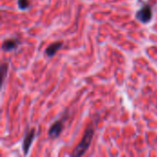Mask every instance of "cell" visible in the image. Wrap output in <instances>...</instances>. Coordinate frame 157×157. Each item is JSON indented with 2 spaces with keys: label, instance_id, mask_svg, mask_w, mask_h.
<instances>
[{
  "label": "cell",
  "instance_id": "1",
  "mask_svg": "<svg viewBox=\"0 0 157 157\" xmlns=\"http://www.w3.org/2000/svg\"><path fill=\"white\" fill-rule=\"evenodd\" d=\"M93 135H94V129L91 127H88L86 132L85 134L81 140V142L79 143V144L75 147L74 153L72 154L73 156H81L83 155L86 154V152L88 150V147L90 146L91 141L93 139Z\"/></svg>",
  "mask_w": 157,
  "mask_h": 157
},
{
  "label": "cell",
  "instance_id": "2",
  "mask_svg": "<svg viewBox=\"0 0 157 157\" xmlns=\"http://www.w3.org/2000/svg\"><path fill=\"white\" fill-rule=\"evenodd\" d=\"M153 17V12H152V7L149 5H145L143 6L141 9L138 10L136 13V17L142 22V23H148Z\"/></svg>",
  "mask_w": 157,
  "mask_h": 157
},
{
  "label": "cell",
  "instance_id": "3",
  "mask_svg": "<svg viewBox=\"0 0 157 157\" xmlns=\"http://www.w3.org/2000/svg\"><path fill=\"white\" fill-rule=\"evenodd\" d=\"M63 129V121L62 120L55 121L50 128L49 130V136L52 139H55L57 137H59V135L61 134L62 131Z\"/></svg>",
  "mask_w": 157,
  "mask_h": 157
},
{
  "label": "cell",
  "instance_id": "4",
  "mask_svg": "<svg viewBox=\"0 0 157 157\" xmlns=\"http://www.w3.org/2000/svg\"><path fill=\"white\" fill-rule=\"evenodd\" d=\"M34 138H35V130L31 129L30 131L28 132V133L26 134L24 141H23V151H24L25 155H28Z\"/></svg>",
  "mask_w": 157,
  "mask_h": 157
},
{
  "label": "cell",
  "instance_id": "5",
  "mask_svg": "<svg viewBox=\"0 0 157 157\" xmlns=\"http://www.w3.org/2000/svg\"><path fill=\"white\" fill-rule=\"evenodd\" d=\"M19 45V41L16 39H7L2 44V49L5 52H11L17 48Z\"/></svg>",
  "mask_w": 157,
  "mask_h": 157
},
{
  "label": "cell",
  "instance_id": "6",
  "mask_svg": "<svg viewBox=\"0 0 157 157\" xmlns=\"http://www.w3.org/2000/svg\"><path fill=\"white\" fill-rule=\"evenodd\" d=\"M63 46V42L62 41H56L52 43L51 45H49V47H47V49L45 50V54L48 57H52L55 55V53L61 49V47Z\"/></svg>",
  "mask_w": 157,
  "mask_h": 157
},
{
  "label": "cell",
  "instance_id": "7",
  "mask_svg": "<svg viewBox=\"0 0 157 157\" xmlns=\"http://www.w3.org/2000/svg\"><path fill=\"white\" fill-rule=\"evenodd\" d=\"M7 68H8V65L7 63H3L1 64V77H2V84L4 83V80L6 76V73H7Z\"/></svg>",
  "mask_w": 157,
  "mask_h": 157
},
{
  "label": "cell",
  "instance_id": "8",
  "mask_svg": "<svg viewBox=\"0 0 157 157\" xmlns=\"http://www.w3.org/2000/svg\"><path fill=\"white\" fill-rule=\"evenodd\" d=\"M17 5L21 10H25L29 6V0H18Z\"/></svg>",
  "mask_w": 157,
  "mask_h": 157
}]
</instances>
